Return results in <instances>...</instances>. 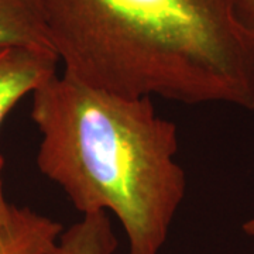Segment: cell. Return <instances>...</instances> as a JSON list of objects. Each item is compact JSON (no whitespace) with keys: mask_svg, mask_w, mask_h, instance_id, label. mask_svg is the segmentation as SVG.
<instances>
[{"mask_svg":"<svg viewBox=\"0 0 254 254\" xmlns=\"http://www.w3.org/2000/svg\"><path fill=\"white\" fill-rule=\"evenodd\" d=\"M65 75L128 98L254 110V34L235 0H40Z\"/></svg>","mask_w":254,"mask_h":254,"instance_id":"1","label":"cell"},{"mask_svg":"<svg viewBox=\"0 0 254 254\" xmlns=\"http://www.w3.org/2000/svg\"><path fill=\"white\" fill-rule=\"evenodd\" d=\"M31 96L40 173L82 215H115L128 254H160L187 193L177 125L148 96L102 91L65 73Z\"/></svg>","mask_w":254,"mask_h":254,"instance_id":"2","label":"cell"},{"mask_svg":"<svg viewBox=\"0 0 254 254\" xmlns=\"http://www.w3.org/2000/svg\"><path fill=\"white\" fill-rule=\"evenodd\" d=\"M58 57L34 47H0V127L27 95L57 73Z\"/></svg>","mask_w":254,"mask_h":254,"instance_id":"3","label":"cell"},{"mask_svg":"<svg viewBox=\"0 0 254 254\" xmlns=\"http://www.w3.org/2000/svg\"><path fill=\"white\" fill-rule=\"evenodd\" d=\"M63 230L54 219L14 205L7 223L0 227V254H48Z\"/></svg>","mask_w":254,"mask_h":254,"instance_id":"4","label":"cell"},{"mask_svg":"<svg viewBox=\"0 0 254 254\" xmlns=\"http://www.w3.org/2000/svg\"><path fill=\"white\" fill-rule=\"evenodd\" d=\"M53 50L40 0H0V47Z\"/></svg>","mask_w":254,"mask_h":254,"instance_id":"5","label":"cell"},{"mask_svg":"<svg viewBox=\"0 0 254 254\" xmlns=\"http://www.w3.org/2000/svg\"><path fill=\"white\" fill-rule=\"evenodd\" d=\"M118 239L108 213L83 215L81 220L64 229L48 254H113Z\"/></svg>","mask_w":254,"mask_h":254,"instance_id":"6","label":"cell"},{"mask_svg":"<svg viewBox=\"0 0 254 254\" xmlns=\"http://www.w3.org/2000/svg\"><path fill=\"white\" fill-rule=\"evenodd\" d=\"M239 20L254 34V0H235Z\"/></svg>","mask_w":254,"mask_h":254,"instance_id":"7","label":"cell"},{"mask_svg":"<svg viewBox=\"0 0 254 254\" xmlns=\"http://www.w3.org/2000/svg\"><path fill=\"white\" fill-rule=\"evenodd\" d=\"M3 168H4V158H3V155L0 154V227H3L7 223L10 215H11V210H13V206H14V205L9 203L4 198V192H3Z\"/></svg>","mask_w":254,"mask_h":254,"instance_id":"8","label":"cell"},{"mask_svg":"<svg viewBox=\"0 0 254 254\" xmlns=\"http://www.w3.org/2000/svg\"><path fill=\"white\" fill-rule=\"evenodd\" d=\"M243 232H245L247 236L254 237V218L249 219V220H246L245 223H243Z\"/></svg>","mask_w":254,"mask_h":254,"instance_id":"9","label":"cell"}]
</instances>
